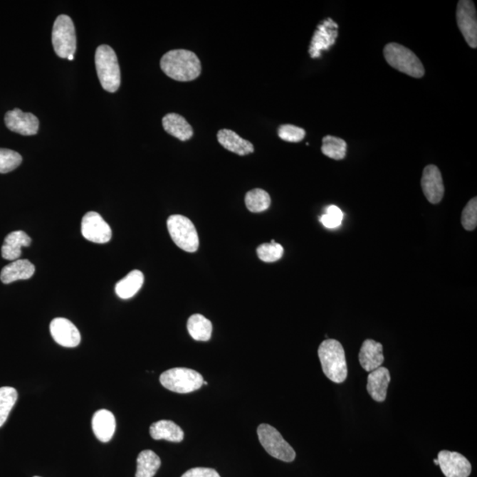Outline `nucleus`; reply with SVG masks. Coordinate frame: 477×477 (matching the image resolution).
<instances>
[{"mask_svg":"<svg viewBox=\"0 0 477 477\" xmlns=\"http://www.w3.org/2000/svg\"><path fill=\"white\" fill-rule=\"evenodd\" d=\"M34 477H40V476H34Z\"/></svg>","mask_w":477,"mask_h":477,"instance_id":"obj_39","label":"nucleus"},{"mask_svg":"<svg viewBox=\"0 0 477 477\" xmlns=\"http://www.w3.org/2000/svg\"><path fill=\"white\" fill-rule=\"evenodd\" d=\"M5 122L9 130L23 135L38 134L39 120L31 112L14 109L6 113Z\"/></svg>","mask_w":477,"mask_h":477,"instance_id":"obj_15","label":"nucleus"},{"mask_svg":"<svg viewBox=\"0 0 477 477\" xmlns=\"http://www.w3.org/2000/svg\"><path fill=\"white\" fill-rule=\"evenodd\" d=\"M256 253L259 259L263 262L273 263L278 261L284 254V248L280 243H277L274 240L271 243H263L260 245Z\"/></svg>","mask_w":477,"mask_h":477,"instance_id":"obj_30","label":"nucleus"},{"mask_svg":"<svg viewBox=\"0 0 477 477\" xmlns=\"http://www.w3.org/2000/svg\"><path fill=\"white\" fill-rule=\"evenodd\" d=\"M343 212L335 205H330L325 210V214L320 218V221L326 229H332L341 225Z\"/></svg>","mask_w":477,"mask_h":477,"instance_id":"obj_34","label":"nucleus"},{"mask_svg":"<svg viewBox=\"0 0 477 477\" xmlns=\"http://www.w3.org/2000/svg\"><path fill=\"white\" fill-rule=\"evenodd\" d=\"M245 204L248 211L254 214L266 211L271 205L270 194L261 189H252L246 194Z\"/></svg>","mask_w":477,"mask_h":477,"instance_id":"obj_27","label":"nucleus"},{"mask_svg":"<svg viewBox=\"0 0 477 477\" xmlns=\"http://www.w3.org/2000/svg\"><path fill=\"white\" fill-rule=\"evenodd\" d=\"M383 346L373 340H366L359 353L360 365L367 372H372L383 365Z\"/></svg>","mask_w":477,"mask_h":477,"instance_id":"obj_16","label":"nucleus"},{"mask_svg":"<svg viewBox=\"0 0 477 477\" xmlns=\"http://www.w3.org/2000/svg\"><path fill=\"white\" fill-rule=\"evenodd\" d=\"M421 189L429 203H440L445 194L441 172L434 164H429L424 168L421 181Z\"/></svg>","mask_w":477,"mask_h":477,"instance_id":"obj_13","label":"nucleus"},{"mask_svg":"<svg viewBox=\"0 0 477 477\" xmlns=\"http://www.w3.org/2000/svg\"><path fill=\"white\" fill-rule=\"evenodd\" d=\"M182 477H220L214 468H194L189 469Z\"/></svg>","mask_w":477,"mask_h":477,"instance_id":"obj_35","label":"nucleus"},{"mask_svg":"<svg viewBox=\"0 0 477 477\" xmlns=\"http://www.w3.org/2000/svg\"><path fill=\"white\" fill-rule=\"evenodd\" d=\"M167 229L172 240L179 248L189 253L197 251L199 238L189 219L182 215H172L167 220Z\"/></svg>","mask_w":477,"mask_h":477,"instance_id":"obj_5","label":"nucleus"},{"mask_svg":"<svg viewBox=\"0 0 477 477\" xmlns=\"http://www.w3.org/2000/svg\"><path fill=\"white\" fill-rule=\"evenodd\" d=\"M23 162V157L19 153L7 149H0V174L16 170Z\"/></svg>","mask_w":477,"mask_h":477,"instance_id":"obj_31","label":"nucleus"},{"mask_svg":"<svg viewBox=\"0 0 477 477\" xmlns=\"http://www.w3.org/2000/svg\"><path fill=\"white\" fill-rule=\"evenodd\" d=\"M367 380V391L374 401L384 402L387 399L388 385L391 382L389 370L384 367H379L369 374Z\"/></svg>","mask_w":477,"mask_h":477,"instance_id":"obj_17","label":"nucleus"},{"mask_svg":"<svg viewBox=\"0 0 477 477\" xmlns=\"http://www.w3.org/2000/svg\"><path fill=\"white\" fill-rule=\"evenodd\" d=\"M218 141L224 148L238 156H245L254 152V146L251 142L241 138L236 132L230 130H221L216 135Z\"/></svg>","mask_w":477,"mask_h":477,"instance_id":"obj_21","label":"nucleus"},{"mask_svg":"<svg viewBox=\"0 0 477 477\" xmlns=\"http://www.w3.org/2000/svg\"><path fill=\"white\" fill-rule=\"evenodd\" d=\"M434 463H435L436 465H439V461H438V458H435V460H434Z\"/></svg>","mask_w":477,"mask_h":477,"instance_id":"obj_37","label":"nucleus"},{"mask_svg":"<svg viewBox=\"0 0 477 477\" xmlns=\"http://www.w3.org/2000/svg\"><path fill=\"white\" fill-rule=\"evenodd\" d=\"M188 331L194 340H210L212 333V324L203 315L194 314L188 320Z\"/></svg>","mask_w":477,"mask_h":477,"instance_id":"obj_25","label":"nucleus"},{"mask_svg":"<svg viewBox=\"0 0 477 477\" xmlns=\"http://www.w3.org/2000/svg\"><path fill=\"white\" fill-rule=\"evenodd\" d=\"M50 331L53 340L62 347H75L80 342L79 330L68 319H53L50 325Z\"/></svg>","mask_w":477,"mask_h":477,"instance_id":"obj_14","label":"nucleus"},{"mask_svg":"<svg viewBox=\"0 0 477 477\" xmlns=\"http://www.w3.org/2000/svg\"><path fill=\"white\" fill-rule=\"evenodd\" d=\"M160 67L168 77L178 82H190L200 75L201 65L193 51L172 50L164 55Z\"/></svg>","mask_w":477,"mask_h":477,"instance_id":"obj_1","label":"nucleus"},{"mask_svg":"<svg viewBox=\"0 0 477 477\" xmlns=\"http://www.w3.org/2000/svg\"><path fill=\"white\" fill-rule=\"evenodd\" d=\"M31 241V238L23 231H14L10 233L2 245V258L9 261H16L21 256V248L28 247Z\"/></svg>","mask_w":477,"mask_h":477,"instance_id":"obj_20","label":"nucleus"},{"mask_svg":"<svg viewBox=\"0 0 477 477\" xmlns=\"http://www.w3.org/2000/svg\"><path fill=\"white\" fill-rule=\"evenodd\" d=\"M204 384L207 385L208 384L207 382L204 381Z\"/></svg>","mask_w":477,"mask_h":477,"instance_id":"obj_38","label":"nucleus"},{"mask_svg":"<svg viewBox=\"0 0 477 477\" xmlns=\"http://www.w3.org/2000/svg\"><path fill=\"white\" fill-rule=\"evenodd\" d=\"M152 438L155 440L164 439L167 441L179 443L184 439V432L174 421L161 420L152 424L150 428Z\"/></svg>","mask_w":477,"mask_h":477,"instance_id":"obj_23","label":"nucleus"},{"mask_svg":"<svg viewBox=\"0 0 477 477\" xmlns=\"http://www.w3.org/2000/svg\"><path fill=\"white\" fill-rule=\"evenodd\" d=\"M95 64L103 89L116 93L120 86V69L115 51L109 46H99L95 51Z\"/></svg>","mask_w":477,"mask_h":477,"instance_id":"obj_3","label":"nucleus"},{"mask_svg":"<svg viewBox=\"0 0 477 477\" xmlns=\"http://www.w3.org/2000/svg\"><path fill=\"white\" fill-rule=\"evenodd\" d=\"M458 27L466 42L471 48L477 47V19L475 4L469 0H461L457 6Z\"/></svg>","mask_w":477,"mask_h":477,"instance_id":"obj_9","label":"nucleus"},{"mask_svg":"<svg viewBox=\"0 0 477 477\" xmlns=\"http://www.w3.org/2000/svg\"><path fill=\"white\" fill-rule=\"evenodd\" d=\"M93 429L99 441L108 443L115 435L116 420L112 412L106 409L98 410L93 418Z\"/></svg>","mask_w":477,"mask_h":477,"instance_id":"obj_19","label":"nucleus"},{"mask_svg":"<svg viewBox=\"0 0 477 477\" xmlns=\"http://www.w3.org/2000/svg\"><path fill=\"white\" fill-rule=\"evenodd\" d=\"M440 468L446 477H468L471 474V464L463 455L443 450L438 455Z\"/></svg>","mask_w":477,"mask_h":477,"instance_id":"obj_12","label":"nucleus"},{"mask_svg":"<svg viewBox=\"0 0 477 477\" xmlns=\"http://www.w3.org/2000/svg\"><path fill=\"white\" fill-rule=\"evenodd\" d=\"M461 224L464 229L473 231L477 226V198L474 197L466 205L461 214Z\"/></svg>","mask_w":477,"mask_h":477,"instance_id":"obj_32","label":"nucleus"},{"mask_svg":"<svg viewBox=\"0 0 477 477\" xmlns=\"http://www.w3.org/2000/svg\"><path fill=\"white\" fill-rule=\"evenodd\" d=\"M162 123L164 130H166L167 133L179 139V140L188 141L193 137V127H191L184 117L177 115V113H168L164 117Z\"/></svg>","mask_w":477,"mask_h":477,"instance_id":"obj_22","label":"nucleus"},{"mask_svg":"<svg viewBox=\"0 0 477 477\" xmlns=\"http://www.w3.org/2000/svg\"><path fill=\"white\" fill-rule=\"evenodd\" d=\"M161 466V460L150 450H145L138 455L135 477H154Z\"/></svg>","mask_w":477,"mask_h":477,"instance_id":"obj_26","label":"nucleus"},{"mask_svg":"<svg viewBox=\"0 0 477 477\" xmlns=\"http://www.w3.org/2000/svg\"><path fill=\"white\" fill-rule=\"evenodd\" d=\"M258 434L260 443L271 456L285 462L295 461V450L276 429L269 424H263L259 425Z\"/></svg>","mask_w":477,"mask_h":477,"instance_id":"obj_8","label":"nucleus"},{"mask_svg":"<svg viewBox=\"0 0 477 477\" xmlns=\"http://www.w3.org/2000/svg\"><path fill=\"white\" fill-rule=\"evenodd\" d=\"M73 58H75V55H71V56H69V57L68 58V61H73Z\"/></svg>","mask_w":477,"mask_h":477,"instance_id":"obj_36","label":"nucleus"},{"mask_svg":"<svg viewBox=\"0 0 477 477\" xmlns=\"http://www.w3.org/2000/svg\"><path fill=\"white\" fill-rule=\"evenodd\" d=\"M204 379L196 370L174 368L167 370L160 376V383L167 390L177 394H189L204 384Z\"/></svg>","mask_w":477,"mask_h":477,"instance_id":"obj_6","label":"nucleus"},{"mask_svg":"<svg viewBox=\"0 0 477 477\" xmlns=\"http://www.w3.org/2000/svg\"><path fill=\"white\" fill-rule=\"evenodd\" d=\"M347 145L343 139L326 135L323 138L322 152L334 160H341L346 157Z\"/></svg>","mask_w":477,"mask_h":477,"instance_id":"obj_28","label":"nucleus"},{"mask_svg":"<svg viewBox=\"0 0 477 477\" xmlns=\"http://www.w3.org/2000/svg\"><path fill=\"white\" fill-rule=\"evenodd\" d=\"M323 372L333 383H343L347 377L346 355L342 345L332 339L323 341L318 347Z\"/></svg>","mask_w":477,"mask_h":477,"instance_id":"obj_2","label":"nucleus"},{"mask_svg":"<svg viewBox=\"0 0 477 477\" xmlns=\"http://www.w3.org/2000/svg\"><path fill=\"white\" fill-rule=\"evenodd\" d=\"M278 135L282 140L285 142H299L305 137L306 132L302 127L286 124L278 127Z\"/></svg>","mask_w":477,"mask_h":477,"instance_id":"obj_33","label":"nucleus"},{"mask_svg":"<svg viewBox=\"0 0 477 477\" xmlns=\"http://www.w3.org/2000/svg\"><path fill=\"white\" fill-rule=\"evenodd\" d=\"M339 26L328 18L318 26L312 38L310 48V57L315 58L321 56V51H327L335 43Z\"/></svg>","mask_w":477,"mask_h":477,"instance_id":"obj_11","label":"nucleus"},{"mask_svg":"<svg viewBox=\"0 0 477 477\" xmlns=\"http://www.w3.org/2000/svg\"><path fill=\"white\" fill-rule=\"evenodd\" d=\"M34 264L27 259H18L4 267L0 273V280L4 284L13 283L17 281L31 278L35 273Z\"/></svg>","mask_w":477,"mask_h":477,"instance_id":"obj_18","label":"nucleus"},{"mask_svg":"<svg viewBox=\"0 0 477 477\" xmlns=\"http://www.w3.org/2000/svg\"><path fill=\"white\" fill-rule=\"evenodd\" d=\"M51 41L55 53L58 57L68 58L75 55L76 51V36L75 25L71 18L68 16H60L55 21Z\"/></svg>","mask_w":477,"mask_h":477,"instance_id":"obj_7","label":"nucleus"},{"mask_svg":"<svg viewBox=\"0 0 477 477\" xmlns=\"http://www.w3.org/2000/svg\"><path fill=\"white\" fill-rule=\"evenodd\" d=\"M143 282H145V276H143L142 271H132L117 283L115 286L117 295L123 300L132 298L140 291Z\"/></svg>","mask_w":477,"mask_h":477,"instance_id":"obj_24","label":"nucleus"},{"mask_svg":"<svg viewBox=\"0 0 477 477\" xmlns=\"http://www.w3.org/2000/svg\"><path fill=\"white\" fill-rule=\"evenodd\" d=\"M17 399L16 389L9 387H0V427L6 423Z\"/></svg>","mask_w":477,"mask_h":477,"instance_id":"obj_29","label":"nucleus"},{"mask_svg":"<svg viewBox=\"0 0 477 477\" xmlns=\"http://www.w3.org/2000/svg\"><path fill=\"white\" fill-rule=\"evenodd\" d=\"M384 56L392 68L414 78H421L425 69L423 63L412 51L399 43H390L385 46Z\"/></svg>","mask_w":477,"mask_h":477,"instance_id":"obj_4","label":"nucleus"},{"mask_svg":"<svg viewBox=\"0 0 477 477\" xmlns=\"http://www.w3.org/2000/svg\"><path fill=\"white\" fill-rule=\"evenodd\" d=\"M82 234L86 240L105 244L111 241L112 229L98 212L90 211L82 220Z\"/></svg>","mask_w":477,"mask_h":477,"instance_id":"obj_10","label":"nucleus"}]
</instances>
